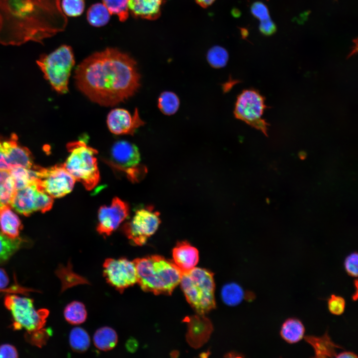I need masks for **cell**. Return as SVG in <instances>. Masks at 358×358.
<instances>
[{"label": "cell", "instance_id": "obj_1", "mask_svg": "<svg viewBox=\"0 0 358 358\" xmlns=\"http://www.w3.org/2000/svg\"><path fill=\"white\" fill-rule=\"evenodd\" d=\"M135 60L115 48L95 52L76 68L74 78L79 90L90 100L112 106L133 96L140 86Z\"/></svg>", "mask_w": 358, "mask_h": 358}, {"label": "cell", "instance_id": "obj_2", "mask_svg": "<svg viewBox=\"0 0 358 358\" xmlns=\"http://www.w3.org/2000/svg\"><path fill=\"white\" fill-rule=\"evenodd\" d=\"M67 19L60 0H0V43L19 46L63 31Z\"/></svg>", "mask_w": 358, "mask_h": 358}, {"label": "cell", "instance_id": "obj_3", "mask_svg": "<svg viewBox=\"0 0 358 358\" xmlns=\"http://www.w3.org/2000/svg\"><path fill=\"white\" fill-rule=\"evenodd\" d=\"M137 282L141 289L155 294H171L180 283L182 271L173 261L159 255L135 259Z\"/></svg>", "mask_w": 358, "mask_h": 358}, {"label": "cell", "instance_id": "obj_4", "mask_svg": "<svg viewBox=\"0 0 358 358\" xmlns=\"http://www.w3.org/2000/svg\"><path fill=\"white\" fill-rule=\"evenodd\" d=\"M4 304L11 312L14 330L24 328L27 332L26 338L33 345L40 347L46 343L49 334L43 328L49 314L48 310H36L32 299L15 295H6Z\"/></svg>", "mask_w": 358, "mask_h": 358}, {"label": "cell", "instance_id": "obj_5", "mask_svg": "<svg viewBox=\"0 0 358 358\" xmlns=\"http://www.w3.org/2000/svg\"><path fill=\"white\" fill-rule=\"evenodd\" d=\"M179 283L187 302L198 313L203 314L215 308V283L211 272L194 267L182 273Z\"/></svg>", "mask_w": 358, "mask_h": 358}, {"label": "cell", "instance_id": "obj_6", "mask_svg": "<svg viewBox=\"0 0 358 358\" xmlns=\"http://www.w3.org/2000/svg\"><path fill=\"white\" fill-rule=\"evenodd\" d=\"M67 148L70 154L63 164L64 168L86 189H92L100 179L96 157L97 151L82 140L68 143Z\"/></svg>", "mask_w": 358, "mask_h": 358}, {"label": "cell", "instance_id": "obj_7", "mask_svg": "<svg viewBox=\"0 0 358 358\" xmlns=\"http://www.w3.org/2000/svg\"><path fill=\"white\" fill-rule=\"evenodd\" d=\"M36 62L45 78L57 92L65 94L68 91L69 78L75 65L70 46L61 45L50 54L41 56Z\"/></svg>", "mask_w": 358, "mask_h": 358}, {"label": "cell", "instance_id": "obj_8", "mask_svg": "<svg viewBox=\"0 0 358 358\" xmlns=\"http://www.w3.org/2000/svg\"><path fill=\"white\" fill-rule=\"evenodd\" d=\"M267 106L264 97L257 90H243L237 97L235 104V117L268 136V124L262 118Z\"/></svg>", "mask_w": 358, "mask_h": 358}, {"label": "cell", "instance_id": "obj_9", "mask_svg": "<svg viewBox=\"0 0 358 358\" xmlns=\"http://www.w3.org/2000/svg\"><path fill=\"white\" fill-rule=\"evenodd\" d=\"M109 164L123 172L132 182H138L146 173L145 167L140 164V154L134 144L118 141L112 146Z\"/></svg>", "mask_w": 358, "mask_h": 358}, {"label": "cell", "instance_id": "obj_10", "mask_svg": "<svg viewBox=\"0 0 358 358\" xmlns=\"http://www.w3.org/2000/svg\"><path fill=\"white\" fill-rule=\"evenodd\" d=\"M35 168L37 188L52 198L63 197L73 190L76 180L63 164L48 168L36 166Z\"/></svg>", "mask_w": 358, "mask_h": 358}, {"label": "cell", "instance_id": "obj_11", "mask_svg": "<svg viewBox=\"0 0 358 358\" xmlns=\"http://www.w3.org/2000/svg\"><path fill=\"white\" fill-rule=\"evenodd\" d=\"M161 223L160 213L151 208L138 210L123 227L125 234L131 242L142 246L157 230Z\"/></svg>", "mask_w": 358, "mask_h": 358}, {"label": "cell", "instance_id": "obj_12", "mask_svg": "<svg viewBox=\"0 0 358 358\" xmlns=\"http://www.w3.org/2000/svg\"><path fill=\"white\" fill-rule=\"evenodd\" d=\"M103 272L106 281L121 293L137 282L135 263L126 258L107 259L103 265Z\"/></svg>", "mask_w": 358, "mask_h": 358}, {"label": "cell", "instance_id": "obj_13", "mask_svg": "<svg viewBox=\"0 0 358 358\" xmlns=\"http://www.w3.org/2000/svg\"><path fill=\"white\" fill-rule=\"evenodd\" d=\"M129 213L128 204L118 197L114 198L110 204L102 206L98 210L97 232L103 235H110L128 217Z\"/></svg>", "mask_w": 358, "mask_h": 358}, {"label": "cell", "instance_id": "obj_14", "mask_svg": "<svg viewBox=\"0 0 358 358\" xmlns=\"http://www.w3.org/2000/svg\"><path fill=\"white\" fill-rule=\"evenodd\" d=\"M106 122L109 131L115 135H133L144 124L137 108L133 114L125 109H113L108 114Z\"/></svg>", "mask_w": 358, "mask_h": 358}, {"label": "cell", "instance_id": "obj_15", "mask_svg": "<svg viewBox=\"0 0 358 358\" xmlns=\"http://www.w3.org/2000/svg\"><path fill=\"white\" fill-rule=\"evenodd\" d=\"M16 134H12L7 140H1L6 160L11 168L20 167L26 169L33 168L32 155L26 147L22 146L17 142Z\"/></svg>", "mask_w": 358, "mask_h": 358}, {"label": "cell", "instance_id": "obj_16", "mask_svg": "<svg viewBox=\"0 0 358 358\" xmlns=\"http://www.w3.org/2000/svg\"><path fill=\"white\" fill-rule=\"evenodd\" d=\"M40 191L35 183L16 190L10 206L18 213L26 216L38 211V199Z\"/></svg>", "mask_w": 358, "mask_h": 358}, {"label": "cell", "instance_id": "obj_17", "mask_svg": "<svg viewBox=\"0 0 358 358\" xmlns=\"http://www.w3.org/2000/svg\"><path fill=\"white\" fill-rule=\"evenodd\" d=\"M172 254L174 263L182 272L194 268L199 261L198 250L187 241L178 243Z\"/></svg>", "mask_w": 358, "mask_h": 358}, {"label": "cell", "instance_id": "obj_18", "mask_svg": "<svg viewBox=\"0 0 358 358\" xmlns=\"http://www.w3.org/2000/svg\"><path fill=\"white\" fill-rule=\"evenodd\" d=\"M164 0H128L129 11L135 17L155 20L160 15Z\"/></svg>", "mask_w": 358, "mask_h": 358}, {"label": "cell", "instance_id": "obj_19", "mask_svg": "<svg viewBox=\"0 0 358 358\" xmlns=\"http://www.w3.org/2000/svg\"><path fill=\"white\" fill-rule=\"evenodd\" d=\"M303 338L313 348L315 358H336L337 354L336 349H343L331 340L327 331L320 337L307 335L304 336Z\"/></svg>", "mask_w": 358, "mask_h": 358}, {"label": "cell", "instance_id": "obj_20", "mask_svg": "<svg viewBox=\"0 0 358 358\" xmlns=\"http://www.w3.org/2000/svg\"><path fill=\"white\" fill-rule=\"evenodd\" d=\"M21 227L20 220L10 206L0 208V228L3 234L12 239L18 238Z\"/></svg>", "mask_w": 358, "mask_h": 358}, {"label": "cell", "instance_id": "obj_21", "mask_svg": "<svg viewBox=\"0 0 358 358\" xmlns=\"http://www.w3.org/2000/svg\"><path fill=\"white\" fill-rule=\"evenodd\" d=\"M305 329L302 322L296 318L286 319L280 328V335L286 342L294 344L299 342L304 336Z\"/></svg>", "mask_w": 358, "mask_h": 358}, {"label": "cell", "instance_id": "obj_22", "mask_svg": "<svg viewBox=\"0 0 358 358\" xmlns=\"http://www.w3.org/2000/svg\"><path fill=\"white\" fill-rule=\"evenodd\" d=\"M95 347L102 351L113 349L118 342V336L115 331L109 327H103L97 329L93 337Z\"/></svg>", "mask_w": 358, "mask_h": 358}, {"label": "cell", "instance_id": "obj_23", "mask_svg": "<svg viewBox=\"0 0 358 358\" xmlns=\"http://www.w3.org/2000/svg\"><path fill=\"white\" fill-rule=\"evenodd\" d=\"M32 169L16 167L9 170L14 182L15 190L22 189L33 183H35L37 177L35 167Z\"/></svg>", "mask_w": 358, "mask_h": 358}, {"label": "cell", "instance_id": "obj_24", "mask_svg": "<svg viewBox=\"0 0 358 358\" xmlns=\"http://www.w3.org/2000/svg\"><path fill=\"white\" fill-rule=\"evenodd\" d=\"M15 191L9 171L0 170V208L10 206Z\"/></svg>", "mask_w": 358, "mask_h": 358}, {"label": "cell", "instance_id": "obj_25", "mask_svg": "<svg viewBox=\"0 0 358 358\" xmlns=\"http://www.w3.org/2000/svg\"><path fill=\"white\" fill-rule=\"evenodd\" d=\"M64 316L68 323L73 325H79L86 320L87 312L83 303L74 301L66 306L64 311Z\"/></svg>", "mask_w": 358, "mask_h": 358}, {"label": "cell", "instance_id": "obj_26", "mask_svg": "<svg viewBox=\"0 0 358 358\" xmlns=\"http://www.w3.org/2000/svg\"><path fill=\"white\" fill-rule=\"evenodd\" d=\"M110 13L103 3H96L91 5L87 13L89 23L94 27H101L109 20Z\"/></svg>", "mask_w": 358, "mask_h": 358}, {"label": "cell", "instance_id": "obj_27", "mask_svg": "<svg viewBox=\"0 0 358 358\" xmlns=\"http://www.w3.org/2000/svg\"><path fill=\"white\" fill-rule=\"evenodd\" d=\"M69 344L72 349L77 352H84L90 346V337L84 329L77 327L72 329L69 335Z\"/></svg>", "mask_w": 358, "mask_h": 358}, {"label": "cell", "instance_id": "obj_28", "mask_svg": "<svg viewBox=\"0 0 358 358\" xmlns=\"http://www.w3.org/2000/svg\"><path fill=\"white\" fill-rule=\"evenodd\" d=\"M179 104V99L177 95L169 91L161 93L158 100L159 109L167 115L174 114L178 110Z\"/></svg>", "mask_w": 358, "mask_h": 358}, {"label": "cell", "instance_id": "obj_29", "mask_svg": "<svg viewBox=\"0 0 358 358\" xmlns=\"http://www.w3.org/2000/svg\"><path fill=\"white\" fill-rule=\"evenodd\" d=\"M22 244V240L12 239L0 232V265L6 262L18 250Z\"/></svg>", "mask_w": 358, "mask_h": 358}, {"label": "cell", "instance_id": "obj_30", "mask_svg": "<svg viewBox=\"0 0 358 358\" xmlns=\"http://www.w3.org/2000/svg\"><path fill=\"white\" fill-rule=\"evenodd\" d=\"M243 289L236 283H229L224 286L221 291L223 301L227 305L234 306L240 303L243 299Z\"/></svg>", "mask_w": 358, "mask_h": 358}, {"label": "cell", "instance_id": "obj_31", "mask_svg": "<svg viewBox=\"0 0 358 358\" xmlns=\"http://www.w3.org/2000/svg\"><path fill=\"white\" fill-rule=\"evenodd\" d=\"M110 14L116 15L121 21L126 20L129 16L128 0H102Z\"/></svg>", "mask_w": 358, "mask_h": 358}, {"label": "cell", "instance_id": "obj_32", "mask_svg": "<svg viewBox=\"0 0 358 358\" xmlns=\"http://www.w3.org/2000/svg\"><path fill=\"white\" fill-rule=\"evenodd\" d=\"M228 59L229 55L226 50L219 46L212 47L207 53V61L214 68L225 67Z\"/></svg>", "mask_w": 358, "mask_h": 358}, {"label": "cell", "instance_id": "obj_33", "mask_svg": "<svg viewBox=\"0 0 358 358\" xmlns=\"http://www.w3.org/2000/svg\"><path fill=\"white\" fill-rule=\"evenodd\" d=\"M71 267H60L56 271V274L60 278L62 283V290L77 284L87 283L83 277L75 274L71 269Z\"/></svg>", "mask_w": 358, "mask_h": 358}, {"label": "cell", "instance_id": "obj_34", "mask_svg": "<svg viewBox=\"0 0 358 358\" xmlns=\"http://www.w3.org/2000/svg\"><path fill=\"white\" fill-rule=\"evenodd\" d=\"M61 6L66 15L76 17L83 13L85 2L84 0H62Z\"/></svg>", "mask_w": 358, "mask_h": 358}, {"label": "cell", "instance_id": "obj_35", "mask_svg": "<svg viewBox=\"0 0 358 358\" xmlns=\"http://www.w3.org/2000/svg\"><path fill=\"white\" fill-rule=\"evenodd\" d=\"M328 308L330 312L334 315H342L345 309L346 301L339 295L332 294L328 299Z\"/></svg>", "mask_w": 358, "mask_h": 358}, {"label": "cell", "instance_id": "obj_36", "mask_svg": "<svg viewBox=\"0 0 358 358\" xmlns=\"http://www.w3.org/2000/svg\"><path fill=\"white\" fill-rule=\"evenodd\" d=\"M344 268L347 274L354 277L358 274V255L356 252L348 256L344 261Z\"/></svg>", "mask_w": 358, "mask_h": 358}, {"label": "cell", "instance_id": "obj_37", "mask_svg": "<svg viewBox=\"0 0 358 358\" xmlns=\"http://www.w3.org/2000/svg\"><path fill=\"white\" fill-rule=\"evenodd\" d=\"M251 11L253 15L260 21L270 18L267 6L262 2H254L251 7Z\"/></svg>", "mask_w": 358, "mask_h": 358}, {"label": "cell", "instance_id": "obj_38", "mask_svg": "<svg viewBox=\"0 0 358 358\" xmlns=\"http://www.w3.org/2000/svg\"><path fill=\"white\" fill-rule=\"evenodd\" d=\"M18 357L16 349L10 344L0 346V358H15Z\"/></svg>", "mask_w": 358, "mask_h": 358}, {"label": "cell", "instance_id": "obj_39", "mask_svg": "<svg viewBox=\"0 0 358 358\" xmlns=\"http://www.w3.org/2000/svg\"><path fill=\"white\" fill-rule=\"evenodd\" d=\"M259 29L264 35L269 36L276 31V27L270 18L260 21Z\"/></svg>", "mask_w": 358, "mask_h": 358}, {"label": "cell", "instance_id": "obj_40", "mask_svg": "<svg viewBox=\"0 0 358 358\" xmlns=\"http://www.w3.org/2000/svg\"><path fill=\"white\" fill-rule=\"evenodd\" d=\"M9 283V279L6 271L0 268V292H7V287Z\"/></svg>", "mask_w": 358, "mask_h": 358}, {"label": "cell", "instance_id": "obj_41", "mask_svg": "<svg viewBox=\"0 0 358 358\" xmlns=\"http://www.w3.org/2000/svg\"><path fill=\"white\" fill-rule=\"evenodd\" d=\"M11 167L8 165L6 155L0 138V170H10Z\"/></svg>", "mask_w": 358, "mask_h": 358}, {"label": "cell", "instance_id": "obj_42", "mask_svg": "<svg viewBox=\"0 0 358 358\" xmlns=\"http://www.w3.org/2000/svg\"><path fill=\"white\" fill-rule=\"evenodd\" d=\"M336 358H357L358 356L357 354L351 351H344L339 354H337Z\"/></svg>", "mask_w": 358, "mask_h": 358}, {"label": "cell", "instance_id": "obj_43", "mask_svg": "<svg viewBox=\"0 0 358 358\" xmlns=\"http://www.w3.org/2000/svg\"><path fill=\"white\" fill-rule=\"evenodd\" d=\"M216 0H195L196 2L202 7H207L212 4Z\"/></svg>", "mask_w": 358, "mask_h": 358}]
</instances>
